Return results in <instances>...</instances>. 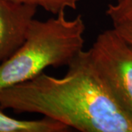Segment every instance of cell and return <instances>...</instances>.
I'll use <instances>...</instances> for the list:
<instances>
[{
	"label": "cell",
	"instance_id": "1",
	"mask_svg": "<svg viewBox=\"0 0 132 132\" xmlns=\"http://www.w3.org/2000/svg\"><path fill=\"white\" fill-rule=\"evenodd\" d=\"M67 67L62 77L43 72L0 90V107L39 114L81 132H132V114L103 80L89 50Z\"/></svg>",
	"mask_w": 132,
	"mask_h": 132
},
{
	"label": "cell",
	"instance_id": "2",
	"mask_svg": "<svg viewBox=\"0 0 132 132\" xmlns=\"http://www.w3.org/2000/svg\"><path fill=\"white\" fill-rule=\"evenodd\" d=\"M85 29L81 15L33 19L23 43L0 64V90L30 80L48 67L68 65L84 50Z\"/></svg>",
	"mask_w": 132,
	"mask_h": 132
},
{
	"label": "cell",
	"instance_id": "3",
	"mask_svg": "<svg viewBox=\"0 0 132 132\" xmlns=\"http://www.w3.org/2000/svg\"><path fill=\"white\" fill-rule=\"evenodd\" d=\"M89 50L92 61L114 95L132 114V45L114 28L98 35Z\"/></svg>",
	"mask_w": 132,
	"mask_h": 132
},
{
	"label": "cell",
	"instance_id": "4",
	"mask_svg": "<svg viewBox=\"0 0 132 132\" xmlns=\"http://www.w3.org/2000/svg\"><path fill=\"white\" fill-rule=\"evenodd\" d=\"M38 7L0 0V64L23 43Z\"/></svg>",
	"mask_w": 132,
	"mask_h": 132
},
{
	"label": "cell",
	"instance_id": "5",
	"mask_svg": "<svg viewBox=\"0 0 132 132\" xmlns=\"http://www.w3.org/2000/svg\"><path fill=\"white\" fill-rule=\"evenodd\" d=\"M70 128L51 118L21 120L5 113L0 107V132H65Z\"/></svg>",
	"mask_w": 132,
	"mask_h": 132
},
{
	"label": "cell",
	"instance_id": "6",
	"mask_svg": "<svg viewBox=\"0 0 132 132\" xmlns=\"http://www.w3.org/2000/svg\"><path fill=\"white\" fill-rule=\"evenodd\" d=\"M20 5L41 7L54 15L65 13L67 10H76L81 0H8Z\"/></svg>",
	"mask_w": 132,
	"mask_h": 132
},
{
	"label": "cell",
	"instance_id": "7",
	"mask_svg": "<svg viewBox=\"0 0 132 132\" xmlns=\"http://www.w3.org/2000/svg\"><path fill=\"white\" fill-rule=\"evenodd\" d=\"M106 14L113 24L132 19V0H117L109 4Z\"/></svg>",
	"mask_w": 132,
	"mask_h": 132
},
{
	"label": "cell",
	"instance_id": "8",
	"mask_svg": "<svg viewBox=\"0 0 132 132\" xmlns=\"http://www.w3.org/2000/svg\"><path fill=\"white\" fill-rule=\"evenodd\" d=\"M113 28L121 38L132 45V19L113 24Z\"/></svg>",
	"mask_w": 132,
	"mask_h": 132
}]
</instances>
